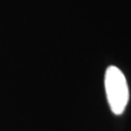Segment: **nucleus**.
Returning <instances> with one entry per match:
<instances>
[{
    "mask_svg": "<svg viewBox=\"0 0 131 131\" xmlns=\"http://www.w3.org/2000/svg\"><path fill=\"white\" fill-rule=\"evenodd\" d=\"M105 90L109 106L115 115L124 112L129 99V91L125 77L121 69L109 66L105 73Z\"/></svg>",
    "mask_w": 131,
    "mask_h": 131,
    "instance_id": "obj_1",
    "label": "nucleus"
}]
</instances>
